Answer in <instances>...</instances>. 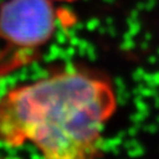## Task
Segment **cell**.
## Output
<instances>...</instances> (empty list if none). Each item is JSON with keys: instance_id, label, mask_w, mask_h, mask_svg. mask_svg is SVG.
I'll return each mask as SVG.
<instances>
[{"instance_id": "cell-3", "label": "cell", "mask_w": 159, "mask_h": 159, "mask_svg": "<svg viewBox=\"0 0 159 159\" xmlns=\"http://www.w3.org/2000/svg\"><path fill=\"white\" fill-rule=\"evenodd\" d=\"M56 1H60V2H73L77 0H56Z\"/></svg>"}, {"instance_id": "cell-1", "label": "cell", "mask_w": 159, "mask_h": 159, "mask_svg": "<svg viewBox=\"0 0 159 159\" xmlns=\"http://www.w3.org/2000/svg\"><path fill=\"white\" fill-rule=\"evenodd\" d=\"M116 108L110 81L66 68L0 96V143L31 144L43 159H94Z\"/></svg>"}, {"instance_id": "cell-2", "label": "cell", "mask_w": 159, "mask_h": 159, "mask_svg": "<svg viewBox=\"0 0 159 159\" xmlns=\"http://www.w3.org/2000/svg\"><path fill=\"white\" fill-rule=\"evenodd\" d=\"M53 0H7L0 6V39L19 51H37L53 38Z\"/></svg>"}]
</instances>
